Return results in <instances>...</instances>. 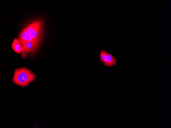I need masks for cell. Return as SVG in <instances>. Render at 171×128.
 <instances>
[{
	"mask_svg": "<svg viewBox=\"0 0 171 128\" xmlns=\"http://www.w3.org/2000/svg\"><path fill=\"white\" fill-rule=\"evenodd\" d=\"M36 76L33 72L23 67L15 70L12 79L14 83L24 87L34 80Z\"/></svg>",
	"mask_w": 171,
	"mask_h": 128,
	"instance_id": "obj_1",
	"label": "cell"
},
{
	"mask_svg": "<svg viewBox=\"0 0 171 128\" xmlns=\"http://www.w3.org/2000/svg\"><path fill=\"white\" fill-rule=\"evenodd\" d=\"M41 25L40 22L37 21L24 29L28 35L38 42L40 40Z\"/></svg>",
	"mask_w": 171,
	"mask_h": 128,
	"instance_id": "obj_2",
	"label": "cell"
},
{
	"mask_svg": "<svg viewBox=\"0 0 171 128\" xmlns=\"http://www.w3.org/2000/svg\"><path fill=\"white\" fill-rule=\"evenodd\" d=\"M100 62L107 67H110L117 64L116 60L112 55L102 50L100 54Z\"/></svg>",
	"mask_w": 171,
	"mask_h": 128,
	"instance_id": "obj_3",
	"label": "cell"
},
{
	"mask_svg": "<svg viewBox=\"0 0 171 128\" xmlns=\"http://www.w3.org/2000/svg\"><path fill=\"white\" fill-rule=\"evenodd\" d=\"M18 41L21 46L28 42H33L36 45V50L39 43L37 41L28 35L25 30L22 32L19 35Z\"/></svg>",
	"mask_w": 171,
	"mask_h": 128,
	"instance_id": "obj_4",
	"label": "cell"
},
{
	"mask_svg": "<svg viewBox=\"0 0 171 128\" xmlns=\"http://www.w3.org/2000/svg\"><path fill=\"white\" fill-rule=\"evenodd\" d=\"M21 52L22 56L25 57L26 54H28L34 48L33 52L34 53L36 51V45L33 42H27L22 46H21Z\"/></svg>",
	"mask_w": 171,
	"mask_h": 128,
	"instance_id": "obj_5",
	"label": "cell"
},
{
	"mask_svg": "<svg viewBox=\"0 0 171 128\" xmlns=\"http://www.w3.org/2000/svg\"><path fill=\"white\" fill-rule=\"evenodd\" d=\"M12 49L17 53L20 54L21 52V45L19 42L16 38L14 40L12 44Z\"/></svg>",
	"mask_w": 171,
	"mask_h": 128,
	"instance_id": "obj_6",
	"label": "cell"
}]
</instances>
